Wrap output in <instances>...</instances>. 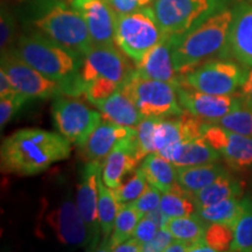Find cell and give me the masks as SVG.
Masks as SVG:
<instances>
[{"instance_id":"obj_41","label":"cell","mask_w":252,"mask_h":252,"mask_svg":"<svg viewBox=\"0 0 252 252\" xmlns=\"http://www.w3.org/2000/svg\"><path fill=\"white\" fill-rule=\"evenodd\" d=\"M116 15L128 14L139 9L151 7L154 0H106Z\"/></svg>"},{"instance_id":"obj_36","label":"cell","mask_w":252,"mask_h":252,"mask_svg":"<svg viewBox=\"0 0 252 252\" xmlns=\"http://www.w3.org/2000/svg\"><path fill=\"white\" fill-rule=\"evenodd\" d=\"M203 239L214 252L230 251L234 239V228L224 223H210L207 226Z\"/></svg>"},{"instance_id":"obj_18","label":"cell","mask_w":252,"mask_h":252,"mask_svg":"<svg viewBox=\"0 0 252 252\" xmlns=\"http://www.w3.org/2000/svg\"><path fill=\"white\" fill-rule=\"evenodd\" d=\"M140 162L138 158L137 134L122 139L111 150L103 162L102 179L108 187L115 189L123 184L125 176L135 171Z\"/></svg>"},{"instance_id":"obj_42","label":"cell","mask_w":252,"mask_h":252,"mask_svg":"<svg viewBox=\"0 0 252 252\" xmlns=\"http://www.w3.org/2000/svg\"><path fill=\"white\" fill-rule=\"evenodd\" d=\"M174 239V236H173L168 230L165 228L159 229L152 241H150L149 243L143 245V252H165L167 247H168Z\"/></svg>"},{"instance_id":"obj_13","label":"cell","mask_w":252,"mask_h":252,"mask_svg":"<svg viewBox=\"0 0 252 252\" xmlns=\"http://www.w3.org/2000/svg\"><path fill=\"white\" fill-rule=\"evenodd\" d=\"M102 161H87L81 171L76 190L78 212L87 225L89 235V251L98 250L100 226L98 220V176L102 173Z\"/></svg>"},{"instance_id":"obj_12","label":"cell","mask_w":252,"mask_h":252,"mask_svg":"<svg viewBox=\"0 0 252 252\" xmlns=\"http://www.w3.org/2000/svg\"><path fill=\"white\" fill-rule=\"evenodd\" d=\"M42 223L60 243L65 247L89 248L87 225L78 212L76 196L71 189L63 195L62 200L46 214Z\"/></svg>"},{"instance_id":"obj_10","label":"cell","mask_w":252,"mask_h":252,"mask_svg":"<svg viewBox=\"0 0 252 252\" xmlns=\"http://www.w3.org/2000/svg\"><path fill=\"white\" fill-rule=\"evenodd\" d=\"M117 45L91 47L83 58L81 65V78L84 84L96 80H109L123 87L135 71L128 56L117 48Z\"/></svg>"},{"instance_id":"obj_32","label":"cell","mask_w":252,"mask_h":252,"mask_svg":"<svg viewBox=\"0 0 252 252\" xmlns=\"http://www.w3.org/2000/svg\"><path fill=\"white\" fill-rule=\"evenodd\" d=\"M242 209V198L235 197L212 206L197 209V215L208 224L210 223H224L234 228L236 220Z\"/></svg>"},{"instance_id":"obj_27","label":"cell","mask_w":252,"mask_h":252,"mask_svg":"<svg viewBox=\"0 0 252 252\" xmlns=\"http://www.w3.org/2000/svg\"><path fill=\"white\" fill-rule=\"evenodd\" d=\"M121 204L113 193V189L104 184L102 173L98 176V220L100 226V244L98 251H103L111 236L116 217H117Z\"/></svg>"},{"instance_id":"obj_35","label":"cell","mask_w":252,"mask_h":252,"mask_svg":"<svg viewBox=\"0 0 252 252\" xmlns=\"http://www.w3.org/2000/svg\"><path fill=\"white\" fill-rule=\"evenodd\" d=\"M159 119L144 117L138 124L137 130V144H138V158L140 161L146 156L156 152V131Z\"/></svg>"},{"instance_id":"obj_48","label":"cell","mask_w":252,"mask_h":252,"mask_svg":"<svg viewBox=\"0 0 252 252\" xmlns=\"http://www.w3.org/2000/svg\"><path fill=\"white\" fill-rule=\"evenodd\" d=\"M189 243L181 239H174L171 244L167 247L165 252H188Z\"/></svg>"},{"instance_id":"obj_43","label":"cell","mask_w":252,"mask_h":252,"mask_svg":"<svg viewBox=\"0 0 252 252\" xmlns=\"http://www.w3.org/2000/svg\"><path fill=\"white\" fill-rule=\"evenodd\" d=\"M158 230H159V226H158L150 217L144 216L143 219L140 220V222L138 223L132 237L138 239V241L144 245L149 243L150 241H152L154 236L157 235Z\"/></svg>"},{"instance_id":"obj_9","label":"cell","mask_w":252,"mask_h":252,"mask_svg":"<svg viewBox=\"0 0 252 252\" xmlns=\"http://www.w3.org/2000/svg\"><path fill=\"white\" fill-rule=\"evenodd\" d=\"M52 117L59 133L81 149L100 124L103 115L77 97L61 94L53 100Z\"/></svg>"},{"instance_id":"obj_44","label":"cell","mask_w":252,"mask_h":252,"mask_svg":"<svg viewBox=\"0 0 252 252\" xmlns=\"http://www.w3.org/2000/svg\"><path fill=\"white\" fill-rule=\"evenodd\" d=\"M241 96L244 104L252 106V68H249L247 78H245L243 86L241 88Z\"/></svg>"},{"instance_id":"obj_1","label":"cell","mask_w":252,"mask_h":252,"mask_svg":"<svg viewBox=\"0 0 252 252\" xmlns=\"http://www.w3.org/2000/svg\"><path fill=\"white\" fill-rule=\"evenodd\" d=\"M70 153L71 143L59 132L23 128L2 140L0 167L2 173L32 176L67 160Z\"/></svg>"},{"instance_id":"obj_20","label":"cell","mask_w":252,"mask_h":252,"mask_svg":"<svg viewBox=\"0 0 252 252\" xmlns=\"http://www.w3.org/2000/svg\"><path fill=\"white\" fill-rule=\"evenodd\" d=\"M204 122L185 111L180 116L159 119L156 131V152L171 145L202 137Z\"/></svg>"},{"instance_id":"obj_15","label":"cell","mask_w":252,"mask_h":252,"mask_svg":"<svg viewBox=\"0 0 252 252\" xmlns=\"http://www.w3.org/2000/svg\"><path fill=\"white\" fill-rule=\"evenodd\" d=\"M182 109L203 122H215L243 103L239 94H212L186 86H178Z\"/></svg>"},{"instance_id":"obj_23","label":"cell","mask_w":252,"mask_h":252,"mask_svg":"<svg viewBox=\"0 0 252 252\" xmlns=\"http://www.w3.org/2000/svg\"><path fill=\"white\" fill-rule=\"evenodd\" d=\"M91 104L98 109L104 118L122 126L135 128L144 118L133 100L122 90L116 91L108 98L96 100Z\"/></svg>"},{"instance_id":"obj_22","label":"cell","mask_w":252,"mask_h":252,"mask_svg":"<svg viewBox=\"0 0 252 252\" xmlns=\"http://www.w3.org/2000/svg\"><path fill=\"white\" fill-rule=\"evenodd\" d=\"M160 156L166 158L176 167H190L217 162L220 153L203 137L181 141L160 150Z\"/></svg>"},{"instance_id":"obj_37","label":"cell","mask_w":252,"mask_h":252,"mask_svg":"<svg viewBox=\"0 0 252 252\" xmlns=\"http://www.w3.org/2000/svg\"><path fill=\"white\" fill-rule=\"evenodd\" d=\"M17 19L7 6L1 5L0 9V50L7 52L17 42Z\"/></svg>"},{"instance_id":"obj_46","label":"cell","mask_w":252,"mask_h":252,"mask_svg":"<svg viewBox=\"0 0 252 252\" xmlns=\"http://www.w3.org/2000/svg\"><path fill=\"white\" fill-rule=\"evenodd\" d=\"M15 93V89L12 84L11 80L7 76V74L4 70L0 69V98L1 97H6L8 94H12Z\"/></svg>"},{"instance_id":"obj_6","label":"cell","mask_w":252,"mask_h":252,"mask_svg":"<svg viewBox=\"0 0 252 252\" xmlns=\"http://www.w3.org/2000/svg\"><path fill=\"white\" fill-rule=\"evenodd\" d=\"M165 36L152 6L116 19V45L134 64Z\"/></svg>"},{"instance_id":"obj_47","label":"cell","mask_w":252,"mask_h":252,"mask_svg":"<svg viewBox=\"0 0 252 252\" xmlns=\"http://www.w3.org/2000/svg\"><path fill=\"white\" fill-rule=\"evenodd\" d=\"M145 216L150 217V219L152 220L153 222L156 223L158 226H159V229L165 228V224H166L167 220H168V217H167L165 214L162 213V210L160 209V207L158 208V209L153 210V212L146 214V215H145Z\"/></svg>"},{"instance_id":"obj_34","label":"cell","mask_w":252,"mask_h":252,"mask_svg":"<svg viewBox=\"0 0 252 252\" xmlns=\"http://www.w3.org/2000/svg\"><path fill=\"white\" fill-rule=\"evenodd\" d=\"M149 186L150 184L147 181L146 175H145L143 168L139 167L135 169L127 181L123 182L121 186L113 189V193H115L119 204L124 206V204L133 203L135 200H138Z\"/></svg>"},{"instance_id":"obj_8","label":"cell","mask_w":252,"mask_h":252,"mask_svg":"<svg viewBox=\"0 0 252 252\" xmlns=\"http://www.w3.org/2000/svg\"><path fill=\"white\" fill-rule=\"evenodd\" d=\"M249 68L238 61L215 59L182 75V86L212 94H234L243 86Z\"/></svg>"},{"instance_id":"obj_30","label":"cell","mask_w":252,"mask_h":252,"mask_svg":"<svg viewBox=\"0 0 252 252\" xmlns=\"http://www.w3.org/2000/svg\"><path fill=\"white\" fill-rule=\"evenodd\" d=\"M230 251L252 252V197L242 198V209L234 225Z\"/></svg>"},{"instance_id":"obj_21","label":"cell","mask_w":252,"mask_h":252,"mask_svg":"<svg viewBox=\"0 0 252 252\" xmlns=\"http://www.w3.org/2000/svg\"><path fill=\"white\" fill-rule=\"evenodd\" d=\"M134 134H137L135 128L115 124L105 119L100 122L84 146L81 147V154L86 161H102L119 141Z\"/></svg>"},{"instance_id":"obj_31","label":"cell","mask_w":252,"mask_h":252,"mask_svg":"<svg viewBox=\"0 0 252 252\" xmlns=\"http://www.w3.org/2000/svg\"><path fill=\"white\" fill-rule=\"evenodd\" d=\"M160 209L168 219L193 215L197 212L194 196L180 186H178L174 190L162 193Z\"/></svg>"},{"instance_id":"obj_45","label":"cell","mask_w":252,"mask_h":252,"mask_svg":"<svg viewBox=\"0 0 252 252\" xmlns=\"http://www.w3.org/2000/svg\"><path fill=\"white\" fill-rule=\"evenodd\" d=\"M115 252H143V244L134 237L128 238L127 241L123 242L122 244L113 248Z\"/></svg>"},{"instance_id":"obj_38","label":"cell","mask_w":252,"mask_h":252,"mask_svg":"<svg viewBox=\"0 0 252 252\" xmlns=\"http://www.w3.org/2000/svg\"><path fill=\"white\" fill-rule=\"evenodd\" d=\"M30 99L31 98L25 96L24 94L18 93V91L0 98V128L1 130Z\"/></svg>"},{"instance_id":"obj_5","label":"cell","mask_w":252,"mask_h":252,"mask_svg":"<svg viewBox=\"0 0 252 252\" xmlns=\"http://www.w3.org/2000/svg\"><path fill=\"white\" fill-rule=\"evenodd\" d=\"M121 90L133 100L143 117L165 119L185 112L179 102L178 86L168 82L145 78L134 71Z\"/></svg>"},{"instance_id":"obj_28","label":"cell","mask_w":252,"mask_h":252,"mask_svg":"<svg viewBox=\"0 0 252 252\" xmlns=\"http://www.w3.org/2000/svg\"><path fill=\"white\" fill-rule=\"evenodd\" d=\"M143 217V214L138 212L132 203L121 206L118 215L116 217L111 236H110L108 243L104 247L103 251H112L113 248L131 238L134 234L138 223L140 222Z\"/></svg>"},{"instance_id":"obj_26","label":"cell","mask_w":252,"mask_h":252,"mask_svg":"<svg viewBox=\"0 0 252 252\" xmlns=\"http://www.w3.org/2000/svg\"><path fill=\"white\" fill-rule=\"evenodd\" d=\"M244 191V184L236 176L228 174L220 176L213 184L201 189L194 195V201L197 209L209 207L212 204L222 202L229 198L241 197Z\"/></svg>"},{"instance_id":"obj_33","label":"cell","mask_w":252,"mask_h":252,"mask_svg":"<svg viewBox=\"0 0 252 252\" xmlns=\"http://www.w3.org/2000/svg\"><path fill=\"white\" fill-rule=\"evenodd\" d=\"M209 124L219 125L235 133L252 137V106L242 103L228 115L215 122H206Z\"/></svg>"},{"instance_id":"obj_25","label":"cell","mask_w":252,"mask_h":252,"mask_svg":"<svg viewBox=\"0 0 252 252\" xmlns=\"http://www.w3.org/2000/svg\"><path fill=\"white\" fill-rule=\"evenodd\" d=\"M229 171L217 162L190 167H178V184L194 196L201 189L213 184Z\"/></svg>"},{"instance_id":"obj_2","label":"cell","mask_w":252,"mask_h":252,"mask_svg":"<svg viewBox=\"0 0 252 252\" xmlns=\"http://www.w3.org/2000/svg\"><path fill=\"white\" fill-rule=\"evenodd\" d=\"M19 17L26 31L42 34L82 58L94 46L84 20L64 0H26Z\"/></svg>"},{"instance_id":"obj_29","label":"cell","mask_w":252,"mask_h":252,"mask_svg":"<svg viewBox=\"0 0 252 252\" xmlns=\"http://www.w3.org/2000/svg\"><path fill=\"white\" fill-rule=\"evenodd\" d=\"M208 223L195 213L188 216L171 217L167 220L165 229L168 230L175 239H181L190 244L203 238Z\"/></svg>"},{"instance_id":"obj_14","label":"cell","mask_w":252,"mask_h":252,"mask_svg":"<svg viewBox=\"0 0 252 252\" xmlns=\"http://www.w3.org/2000/svg\"><path fill=\"white\" fill-rule=\"evenodd\" d=\"M202 137L231 169L241 172L252 168V137L235 133L206 122Z\"/></svg>"},{"instance_id":"obj_3","label":"cell","mask_w":252,"mask_h":252,"mask_svg":"<svg viewBox=\"0 0 252 252\" xmlns=\"http://www.w3.org/2000/svg\"><path fill=\"white\" fill-rule=\"evenodd\" d=\"M13 49L31 67L59 82L67 96L80 97L86 93V84L80 74L82 56L42 34L26 30L18 36Z\"/></svg>"},{"instance_id":"obj_39","label":"cell","mask_w":252,"mask_h":252,"mask_svg":"<svg viewBox=\"0 0 252 252\" xmlns=\"http://www.w3.org/2000/svg\"><path fill=\"white\" fill-rule=\"evenodd\" d=\"M121 86L115 82L109 80H96L90 82L86 86V93L84 96L90 103L96 102V100H102L108 98L116 93L121 90Z\"/></svg>"},{"instance_id":"obj_19","label":"cell","mask_w":252,"mask_h":252,"mask_svg":"<svg viewBox=\"0 0 252 252\" xmlns=\"http://www.w3.org/2000/svg\"><path fill=\"white\" fill-rule=\"evenodd\" d=\"M229 55L244 67L252 68V0H243L234 6Z\"/></svg>"},{"instance_id":"obj_17","label":"cell","mask_w":252,"mask_h":252,"mask_svg":"<svg viewBox=\"0 0 252 252\" xmlns=\"http://www.w3.org/2000/svg\"><path fill=\"white\" fill-rule=\"evenodd\" d=\"M173 36L166 35L141 61L135 63V71L145 78L180 86L182 75L176 70L173 60Z\"/></svg>"},{"instance_id":"obj_16","label":"cell","mask_w":252,"mask_h":252,"mask_svg":"<svg viewBox=\"0 0 252 252\" xmlns=\"http://www.w3.org/2000/svg\"><path fill=\"white\" fill-rule=\"evenodd\" d=\"M70 4L86 23L94 45H116L117 15L106 0H70Z\"/></svg>"},{"instance_id":"obj_7","label":"cell","mask_w":252,"mask_h":252,"mask_svg":"<svg viewBox=\"0 0 252 252\" xmlns=\"http://www.w3.org/2000/svg\"><path fill=\"white\" fill-rule=\"evenodd\" d=\"M230 0H154L152 8L165 35L181 36Z\"/></svg>"},{"instance_id":"obj_40","label":"cell","mask_w":252,"mask_h":252,"mask_svg":"<svg viewBox=\"0 0 252 252\" xmlns=\"http://www.w3.org/2000/svg\"><path fill=\"white\" fill-rule=\"evenodd\" d=\"M161 196V191L154 187V186L150 185L146 190L141 194V196L138 200H135L132 204H133L138 212H140L145 216L146 214L153 212V210H156L160 207Z\"/></svg>"},{"instance_id":"obj_11","label":"cell","mask_w":252,"mask_h":252,"mask_svg":"<svg viewBox=\"0 0 252 252\" xmlns=\"http://www.w3.org/2000/svg\"><path fill=\"white\" fill-rule=\"evenodd\" d=\"M0 69L4 70L13 84L15 91L24 94L28 98H55L64 94L59 82L50 80L19 56L12 48L2 53Z\"/></svg>"},{"instance_id":"obj_24","label":"cell","mask_w":252,"mask_h":252,"mask_svg":"<svg viewBox=\"0 0 252 252\" xmlns=\"http://www.w3.org/2000/svg\"><path fill=\"white\" fill-rule=\"evenodd\" d=\"M141 168L150 185L161 193L172 191L178 187V167L166 158L154 152L146 156L141 161Z\"/></svg>"},{"instance_id":"obj_4","label":"cell","mask_w":252,"mask_h":252,"mask_svg":"<svg viewBox=\"0 0 252 252\" xmlns=\"http://www.w3.org/2000/svg\"><path fill=\"white\" fill-rule=\"evenodd\" d=\"M234 6L226 5L193 30L173 36V60L176 70L186 74L215 59L229 58V35Z\"/></svg>"}]
</instances>
